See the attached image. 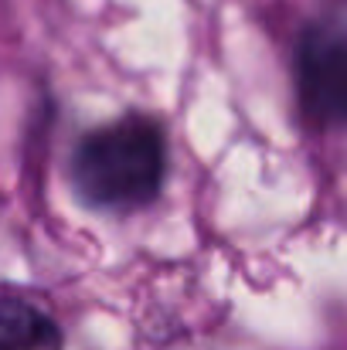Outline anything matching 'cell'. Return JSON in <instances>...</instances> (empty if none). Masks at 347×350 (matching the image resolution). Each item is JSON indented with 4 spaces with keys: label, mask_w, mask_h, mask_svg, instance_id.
Instances as JSON below:
<instances>
[{
    "label": "cell",
    "mask_w": 347,
    "mask_h": 350,
    "mask_svg": "<svg viewBox=\"0 0 347 350\" xmlns=\"http://www.w3.org/2000/svg\"><path fill=\"white\" fill-rule=\"evenodd\" d=\"M0 350H62V330L24 296L0 293Z\"/></svg>",
    "instance_id": "cell-3"
},
{
    "label": "cell",
    "mask_w": 347,
    "mask_h": 350,
    "mask_svg": "<svg viewBox=\"0 0 347 350\" xmlns=\"http://www.w3.org/2000/svg\"><path fill=\"white\" fill-rule=\"evenodd\" d=\"M167 143L153 119L123 116L82 136L72 153V187L89 208L133 211L164 187Z\"/></svg>",
    "instance_id": "cell-1"
},
{
    "label": "cell",
    "mask_w": 347,
    "mask_h": 350,
    "mask_svg": "<svg viewBox=\"0 0 347 350\" xmlns=\"http://www.w3.org/2000/svg\"><path fill=\"white\" fill-rule=\"evenodd\" d=\"M300 106L320 126H337L347 106V51L334 24H310L296 48Z\"/></svg>",
    "instance_id": "cell-2"
}]
</instances>
